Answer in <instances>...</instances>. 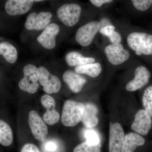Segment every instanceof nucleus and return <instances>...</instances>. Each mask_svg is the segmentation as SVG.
<instances>
[{"mask_svg": "<svg viewBox=\"0 0 152 152\" xmlns=\"http://www.w3.org/2000/svg\"><path fill=\"white\" fill-rule=\"evenodd\" d=\"M129 47L137 56L152 55V35L148 33L134 32L127 36Z\"/></svg>", "mask_w": 152, "mask_h": 152, "instance_id": "f257e3e1", "label": "nucleus"}, {"mask_svg": "<svg viewBox=\"0 0 152 152\" xmlns=\"http://www.w3.org/2000/svg\"><path fill=\"white\" fill-rule=\"evenodd\" d=\"M85 105L71 100H67L63 106L61 122L66 127H74L81 121Z\"/></svg>", "mask_w": 152, "mask_h": 152, "instance_id": "f03ea898", "label": "nucleus"}, {"mask_svg": "<svg viewBox=\"0 0 152 152\" xmlns=\"http://www.w3.org/2000/svg\"><path fill=\"white\" fill-rule=\"evenodd\" d=\"M24 77L19 83L20 89L31 94L37 91L39 84V72L38 68L34 65L29 64L25 66L23 69Z\"/></svg>", "mask_w": 152, "mask_h": 152, "instance_id": "7ed1b4c3", "label": "nucleus"}, {"mask_svg": "<svg viewBox=\"0 0 152 152\" xmlns=\"http://www.w3.org/2000/svg\"><path fill=\"white\" fill-rule=\"evenodd\" d=\"M80 6L75 3H69L63 5L57 11V16L61 21L68 27L77 24L81 14Z\"/></svg>", "mask_w": 152, "mask_h": 152, "instance_id": "20e7f679", "label": "nucleus"}, {"mask_svg": "<svg viewBox=\"0 0 152 152\" xmlns=\"http://www.w3.org/2000/svg\"><path fill=\"white\" fill-rule=\"evenodd\" d=\"M100 27L99 22L93 21L79 28L75 34L77 42L82 47L88 46L94 41Z\"/></svg>", "mask_w": 152, "mask_h": 152, "instance_id": "39448f33", "label": "nucleus"}, {"mask_svg": "<svg viewBox=\"0 0 152 152\" xmlns=\"http://www.w3.org/2000/svg\"><path fill=\"white\" fill-rule=\"evenodd\" d=\"M104 53L109 62L115 66L121 64L130 57L129 52L121 43L108 45L105 48Z\"/></svg>", "mask_w": 152, "mask_h": 152, "instance_id": "423d86ee", "label": "nucleus"}, {"mask_svg": "<svg viewBox=\"0 0 152 152\" xmlns=\"http://www.w3.org/2000/svg\"><path fill=\"white\" fill-rule=\"evenodd\" d=\"M38 69L39 72V83L42 86L44 91L48 94L58 92L61 88V83L58 78L50 73L45 67H39Z\"/></svg>", "mask_w": 152, "mask_h": 152, "instance_id": "0eeeda50", "label": "nucleus"}, {"mask_svg": "<svg viewBox=\"0 0 152 152\" xmlns=\"http://www.w3.org/2000/svg\"><path fill=\"white\" fill-rule=\"evenodd\" d=\"M52 15L50 12H33L27 17L25 26L28 30H44L51 21Z\"/></svg>", "mask_w": 152, "mask_h": 152, "instance_id": "6e6552de", "label": "nucleus"}, {"mask_svg": "<svg viewBox=\"0 0 152 152\" xmlns=\"http://www.w3.org/2000/svg\"><path fill=\"white\" fill-rule=\"evenodd\" d=\"M28 122L34 137L39 142L45 141L48 134V127L39 114L34 110L30 112Z\"/></svg>", "mask_w": 152, "mask_h": 152, "instance_id": "1a4fd4ad", "label": "nucleus"}, {"mask_svg": "<svg viewBox=\"0 0 152 152\" xmlns=\"http://www.w3.org/2000/svg\"><path fill=\"white\" fill-rule=\"evenodd\" d=\"M152 118L145 110H140L137 112L131 129L141 135H147L151 129Z\"/></svg>", "mask_w": 152, "mask_h": 152, "instance_id": "9d476101", "label": "nucleus"}, {"mask_svg": "<svg viewBox=\"0 0 152 152\" xmlns=\"http://www.w3.org/2000/svg\"><path fill=\"white\" fill-rule=\"evenodd\" d=\"M124 137V132L119 123L111 124L109 131V152H121Z\"/></svg>", "mask_w": 152, "mask_h": 152, "instance_id": "9b49d317", "label": "nucleus"}, {"mask_svg": "<svg viewBox=\"0 0 152 152\" xmlns=\"http://www.w3.org/2000/svg\"><path fill=\"white\" fill-rule=\"evenodd\" d=\"M59 31V27L56 24H50L38 36L37 41L45 48L52 50L56 47V38Z\"/></svg>", "mask_w": 152, "mask_h": 152, "instance_id": "f8f14e48", "label": "nucleus"}, {"mask_svg": "<svg viewBox=\"0 0 152 152\" xmlns=\"http://www.w3.org/2000/svg\"><path fill=\"white\" fill-rule=\"evenodd\" d=\"M135 77L126 86L128 91H135L142 88L148 83L151 74L148 70L144 66H139L135 71Z\"/></svg>", "mask_w": 152, "mask_h": 152, "instance_id": "ddd939ff", "label": "nucleus"}, {"mask_svg": "<svg viewBox=\"0 0 152 152\" xmlns=\"http://www.w3.org/2000/svg\"><path fill=\"white\" fill-rule=\"evenodd\" d=\"M41 102L47 111L44 114V121L49 125H53L58 122L59 113L56 110V102L54 99L49 95H44L41 99Z\"/></svg>", "mask_w": 152, "mask_h": 152, "instance_id": "4468645a", "label": "nucleus"}, {"mask_svg": "<svg viewBox=\"0 0 152 152\" xmlns=\"http://www.w3.org/2000/svg\"><path fill=\"white\" fill-rule=\"evenodd\" d=\"M33 4V0H7L5 9L10 15H20L28 12L31 8Z\"/></svg>", "mask_w": 152, "mask_h": 152, "instance_id": "2eb2a0df", "label": "nucleus"}, {"mask_svg": "<svg viewBox=\"0 0 152 152\" xmlns=\"http://www.w3.org/2000/svg\"><path fill=\"white\" fill-rule=\"evenodd\" d=\"M63 79L70 89L75 93L81 91L87 82L86 79L83 76L70 70L66 71L64 73Z\"/></svg>", "mask_w": 152, "mask_h": 152, "instance_id": "dca6fc26", "label": "nucleus"}, {"mask_svg": "<svg viewBox=\"0 0 152 152\" xmlns=\"http://www.w3.org/2000/svg\"><path fill=\"white\" fill-rule=\"evenodd\" d=\"M145 140L137 133H128L125 135L121 152H134L137 148L143 145Z\"/></svg>", "mask_w": 152, "mask_h": 152, "instance_id": "f3484780", "label": "nucleus"}, {"mask_svg": "<svg viewBox=\"0 0 152 152\" xmlns=\"http://www.w3.org/2000/svg\"><path fill=\"white\" fill-rule=\"evenodd\" d=\"M85 105V111L82 122L87 129H91L96 127L99 123L98 108L92 103H87Z\"/></svg>", "mask_w": 152, "mask_h": 152, "instance_id": "a211bd4d", "label": "nucleus"}, {"mask_svg": "<svg viewBox=\"0 0 152 152\" xmlns=\"http://www.w3.org/2000/svg\"><path fill=\"white\" fill-rule=\"evenodd\" d=\"M66 62L70 66H77L95 62L96 60L93 57L84 56L80 53L71 51L68 53L65 57Z\"/></svg>", "mask_w": 152, "mask_h": 152, "instance_id": "6ab92c4d", "label": "nucleus"}, {"mask_svg": "<svg viewBox=\"0 0 152 152\" xmlns=\"http://www.w3.org/2000/svg\"><path fill=\"white\" fill-rule=\"evenodd\" d=\"M18 51L12 44L7 42H0V55L10 64H14L18 59Z\"/></svg>", "mask_w": 152, "mask_h": 152, "instance_id": "aec40b11", "label": "nucleus"}, {"mask_svg": "<svg viewBox=\"0 0 152 152\" xmlns=\"http://www.w3.org/2000/svg\"><path fill=\"white\" fill-rule=\"evenodd\" d=\"M75 72L77 73L84 74L91 77H96L102 72V67L100 63L94 62L77 66L75 68Z\"/></svg>", "mask_w": 152, "mask_h": 152, "instance_id": "412c9836", "label": "nucleus"}, {"mask_svg": "<svg viewBox=\"0 0 152 152\" xmlns=\"http://www.w3.org/2000/svg\"><path fill=\"white\" fill-rule=\"evenodd\" d=\"M13 140L12 131L10 126L0 120V144L4 146L10 145Z\"/></svg>", "mask_w": 152, "mask_h": 152, "instance_id": "4be33fe9", "label": "nucleus"}, {"mask_svg": "<svg viewBox=\"0 0 152 152\" xmlns=\"http://www.w3.org/2000/svg\"><path fill=\"white\" fill-rule=\"evenodd\" d=\"M102 142L94 145L86 141L79 144L74 149L73 152H101Z\"/></svg>", "mask_w": 152, "mask_h": 152, "instance_id": "5701e85b", "label": "nucleus"}, {"mask_svg": "<svg viewBox=\"0 0 152 152\" xmlns=\"http://www.w3.org/2000/svg\"><path fill=\"white\" fill-rule=\"evenodd\" d=\"M144 110L152 118V86L148 87L144 91L142 99Z\"/></svg>", "mask_w": 152, "mask_h": 152, "instance_id": "b1692460", "label": "nucleus"}, {"mask_svg": "<svg viewBox=\"0 0 152 152\" xmlns=\"http://www.w3.org/2000/svg\"><path fill=\"white\" fill-rule=\"evenodd\" d=\"M88 129L85 131L84 137L86 141L92 144L97 145L101 142V140L98 133L96 131L91 129Z\"/></svg>", "mask_w": 152, "mask_h": 152, "instance_id": "393cba45", "label": "nucleus"}, {"mask_svg": "<svg viewBox=\"0 0 152 152\" xmlns=\"http://www.w3.org/2000/svg\"><path fill=\"white\" fill-rule=\"evenodd\" d=\"M134 7L140 12L149 9L152 4V0H132Z\"/></svg>", "mask_w": 152, "mask_h": 152, "instance_id": "a878e982", "label": "nucleus"}, {"mask_svg": "<svg viewBox=\"0 0 152 152\" xmlns=\"http://www.w3.org/2000/svg\"><path fill=\"white\" fill-rule=\"evenodd\" d=\"M108 38L112 44L121 43L122 40V37L121 34L115 30L113 32Z\"/></svg>", "mask_w": 152, "mask_h": 152, "instance_id": "bb28decb", "label": "nucleus"}, {"mask_svg": "<svg viewBox=\"0 0 152 152\" xmlns=\"http://www.w3.org/2000/svg\"><path fill=\"white\" fill-rule=\"evenodd\" d=\"M21 152H40L37 146L32 143L25 144L22 147Z\"/></svg>", "mask_w": 152, "mask_h": 152, "instance_id": "cd10ccee", "label": "nucleus"}, {"mask_svg": "<svg viewBox=\"0 0 152 152\" xmlns=\"http://www.w3.org/2000/svg\"><path fill=\"white\" fill-rule=\"evenodd\" d=\"M115 30V27L113 25L105 26L100 30V32L103 35L108 37Z\"/></svg>", "mask_w": 152, "mask_h": 152, "instance_id": "c85d7f7f", "label": "nucleus"}, {"mask_svg": "<svg viewBox=\"0 0 152 152\" xmlns=\"http://www.w3.org/2000/svg\"><path fill=\"white\" fill-rule=\"evenodd\" d=\"M58 145L55 142L49 141L45 144V148L49 151H55L57 149Z\"/></svg>", "mask_w": 152, "mask_h": 152, "instance_id": "c756f323", "label": "nucleus"}, {"mask_svg": "<svg viewBox=\"0 0 152 152\" xmlns=\"http://www.w3.org/2000/svg\"><path fill=\"white\" fill-rule=\"evenodd\" d=\"M113 0H90V2L97 7H102L104 4H107L113 2Z\"/></svg>", "mask_w": 152, "mask_h": 152, "instance_id": "7c9ffc66", "label": "nucleus"}, {"mask_svg": "<svg viewBox=\"0 0 152 152\" xmlns=\"http://www.w3.org/2000/svg\"><path fill=\"white\" fill-rule=\"evenodd\" d=\"M34 1H44V0H33Z\"/></svg>", "mask_w": 152, "mask_h": 152, "instance_id": "2f4dec72", "label": "nucleus"}, {"mask_svg": "<svg viewBox=\"0 0 152 152\" xmlns=\"http://www.w3.org/2000/svg\"></svg>", "mask_w": 152, "mask_h": 152, "instance_id": "473e14b6", "label": "nucleus"}]
</instances>
